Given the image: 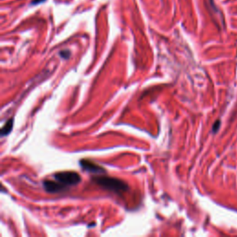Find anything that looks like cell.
<instances>
[{
  "mask_svg": "<svg viewBox=\"0 0 237 237\" xmlns=\"http://www.w3.org/2000/svg\"><path fill=\"white\" fill-rule=\"evenodd\" d=\"M43 1H44V0H33V1H32V4H33V5H35V4H38V3L43 2Z\"/></svg>",
  "mask_w": 237,
  "mask_h": 237,
  "instance_id": "ba28073f",
  "label": "cell"
},
{
  "mask_svg": "<svg viewBox=\"0 0 237 237\" xmlns=\"http://www.w3.org/2000/svg\"><path fill=\"white\" fill-rule=\"evenodd\" d=\"M59 55H60V57H61V58H63L67 59V58H70V56H71V52H70L69 50H63V51H61V52L59 53Z\"/></svg>",
  "mask_w": 237,
  "mask_h": 237,
  "instance_id": "52a82bcc",
  "label": "cell"
},
{
  "mask_svg": "<svg viewBox=\"0 0 237 237\" xmlns=\"http://www.w3.org/2000/svg\"><path fill=\"white\" fill-rule=\"evenodd\" d=\"M12 127H13V119H9L6 122V124L2 127L1 129V135L2 136H5V135H7L11 130H12Z\"/></svg>",
  "mask_w": 237,
  "mask_h": 237,
  "instance_id": "5b68a950",
  "label": "cell"
},
{
  "mask_svg": "<svg viewBox=\"0 0 237 237\" xmlns=\"http://www.w3.org/2000/svg\"><path fill=\"white\" fill-rule=\"evenodd\" d=\"M220 125H221V120L218 119L214 124H213V127H212V132L213 133H216L218 132V130L220 129Z\"/></svg>",
  "mask_w": 237,
  "mask_h": 237,
  "instance_id": "8992f818",
  "label": "cell"
},
{
  "mask_svg": "<svg viewBox=\"0 0 237 237\" xmlns=\"http://www.w3.org/2000/svg\"><path fill=\"white\" fill-rule=\"evenodd\" d=\"M44 187L45 189L46 192L48 193H58L63 191L66 186L63 185L61 183H59L58 181H50V180H46L44 182Z\"/></svg>",
  "mask_w": 237,
  "mask_h": 237,
  "instance_id": "277c9868",
  "label": "cell"
},
{
  "mask_svg": "<svg viewBox=\"0 0 237 237\" xmlns=\"http://www.w3.org/2000/svg\"><path fill=\"white\" fill-rule=\"evenodd\" d=\"M93 180L98 186L109 191H112L115 193H122L128 190L127 184L124 183L122 180H119L117 178L102 176L100 174H97L95 177L93 178Z\"/></svg>",
  "mask_w": 237,
  "mask_h": 237,
  "instance_id": "6da1fadb",
  "label": "cell"
},
{
  "mask_svg": "<svg viewBox=\"0 0 237 237\" xmlns=\"http://www.w3.org/2000/svg\"><path fill=\"white\" fill-rule=\"evenodd\" d=\"M54 178L55 180L58 181L66 187L76 185L81 182L80 175L75 171H60L56 173L54 175Z\"/></svg>",
  "mask_w": 237,
  "mask_h": 237,
  "instance_id": "7a4b0ae2",
  "label": "cell"
},
{
  "mask_svg": "<svg viewBox=\"0 0 237 237\" xmlns=\"http://www.w3.org/2000/svg\"><path fill=\"white\" fill-rule=\"evenodd\" d=\"M80 165L81 167H82L83 170L95 173V174H103L105 173V169L102 168L101 166H99L98 164L94 163L91 160H87V159H82L80 161Z\"/></svg>",
  "mask_w": 237,
  "mask_h": 237,
  "instance_id": "3957f363",
  "label": "cell"
}]
</instances>
